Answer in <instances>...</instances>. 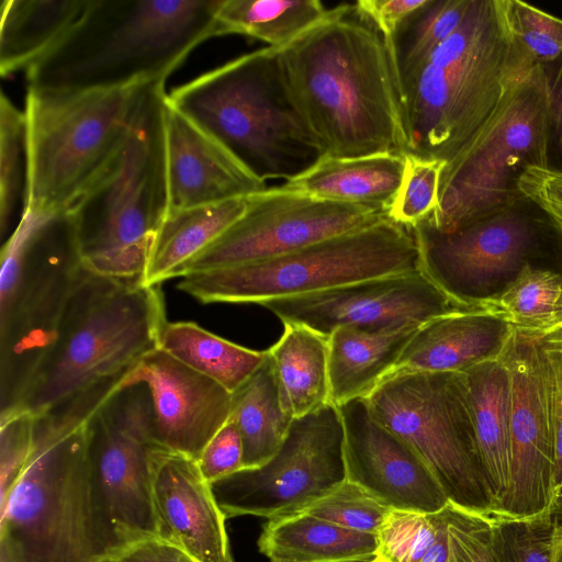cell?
Masks as SVG:
<instances>
[{
	"mask_svg": "<svg viewBox=\"0 0 562 562\" xmlns=\"http://www.w3.org/2000/svg\"><path fill=\"white\" fill-rule=\"evenodd\" d=\"M404 155L381 153L358 157L323 155L283 187L319 198L387 211L404 173Z\"/></svg>",
	"mask_w": 562,
	"mask_h": 562,
	"instance_id": "484cf974",
	"label": "cell"
},
{
	"mask_svg": "<svg viewBox=\"0 0 562 562\" xmlns=\"http://www.w3.org/2000/svg\"><path fill=\"white\" fill-rule=\"evenodd\" d=\"M474 305L521 335L553 336L562 328V273L527 262L497 293Z\"/></svg>",
	"mask_w": 562,
	"mask_h": 562,
	"instance_id": "4dcf8cb0",
	"label": "cell"
},
{
	"mask_svg": "<svg viewBox=\"0 0 562 562\" xmlns=\"http://www.w3.org/2000/svg\"><path fill=\"white\" fill-rule=\"evenodd\" d=\"M443 520L434 514L393 509L382 526L379 558L383 562H422L434 547Z\"/></svg>",
	"mask_w": 562,
	"mask_h": 562,
	"instance_id": "f35d334b",
	"label": "cell"
},
{
	"mask_svg": "<svg viewBox=\"0 0 562 562\" xmlns=\"http://www.w3.org/2000/svg\"><path fill=\"white\" fill-rule=\"evenodd\" d=\"M29 182L27 127L24 111L0 95V236L4 241L23 216Z\"/></svg>",
	"mask_w": 562,
	"mask_h": 562,
	"instance_id": "d590c367",
	"label": "cell"
},
{
	"mask_svg": "<svg viewBox=\"0 0 562 562\" xmlns=\"http://www.w3.org/2000/svg\"><path fill=\"white\" fill-rule=\"evenodd\" d=\"M166 148L170 209L222 203L267 188L265 181L169 101Z\"/></svg>",
	"mask_w": 562,
	"mask_h": 562,
	"instance_id": "7402d4cb",
	"label": "cell"
},
{
	"mask_svg": "<svg viewBox=\"0 0 562 562\" xmlns=\"http://www.w3.org/2000/svg\"><path fill=\"white\" fill-rule=\"evenodd\" d=\"M146 384L123 383L86 424L90 494L104 554L157 537L151 493L155 441Z\"/></svg>",
	"mask_w": 562,
	"mask_h": 562,
	"instance_id": "7c38bea8",
	"label": "cell"
},
{
	"mask_svg": "<svg viewBox=\"0 0 562 562\" xmlns=\"http://www.w3.org/2000/svg\"><path fill=\"white\" fill-rule=\"evenodd\" d=\"M392 510L362 486L346 480L297 513L378 536Z\"/></svg>",
	"mask_w": 562,
	"mask_h": 562,
	"instance_id": "8d00e7d4",
	"label": "cell"
},
{
	"mask_svg": "<svg viewBox=\"0 0 562 562\" xmlns=\"http://www.w3.org/2000/svg\"><path fill=\"white\" fill-rule=\"evenodd\" d=\"M553 336L559 337V338L562 339V328L555 335H553Z\"/></svg>",
	"mask_w": 562,
	"mask_h": 562,
	"instance_id": "11a10c76",
	"label": "cell"
},
{
	"mask_svg": "<svg viewBox=\"0 0 562 562\" xmlns=\"http://www.w3.org/2000/svg\"><path fill=\"white\" fill-rule=\"evenodd\" d=\"M442 512L451 562H501L492 508H465L448 501Z\"/></svg>",
	"mask_w": 562,
	"mask_h": 562,
	"instance_id": "ab89813d",
	"label": "cell"
},
{
	"mask_svg": "<svg viewBox=\"0 0 562 562\" xmlns=\"http://www.w3.org/2000/svg\"><path fill=\"white\" fill-rule=\"evenodd\" d=\"M420 325L387 330L338 327L328 336L330 403L367 398L390 373Z\"/></svg>",
	"mask_w": 562,
	"mask_h": 562,
	"instance_id": "d4e9b609",
	"label": "cell"
},
{
	"mask_svg": "<svg viewBox=\"0 0 562 562\" xmlns=\"http://www.w3.org/2000/svg\"><path fill=\"white\" fill-rule=\"evenodd\" d=\"M158 348L214 380L232 394L266 359V350L239 346L192 322H167L160 333Z\"/></svg>",
	"mask_w": 562,
	"mask_h": 562,
	"instance_id": "836d02e7",
	"label": "cell"
},
{
	"mask_svg": "<svg viewBox=\"0 0 562 562\" xmlns=\"http://www.w3.org/2000/svg\"><path fill=\"white\" fill-rule=\"evenodd\" d=\"M375 562H383L380 558Z\"/></svg>",
	"mask_w": 562,
	"mask_h": 562,
	"instance_id": "6f0895ef",
	"label": "cell"
},
{
	"mask_svg": "<svg viewBox=\"0 0 562 562\" xmlns=\"http://www.w3.org/2000/svg\"><path fill=\"white\" fill-rule=\"evenodd\" d=\"M344 424L346 480L392 509L434 514L448 498L417 452L371 412L366 398L337 406Z\"/></svg>",
	"mask_w": 562,
	"mask_h": 562,
	"instance_id": "d6986e66",
	"label": "cell"
},
{
	"mask_svg": "<svg viewBox=\"0 0 562 562\" xmlns=\"http://www.w3.org/2000/svg\"><path fill=\"white\" fill-rule=\"evenodd\" d=\"M385 217L386 212L371 206L283 186L266 188L247 196L244 213L186 265L181 278L279 257Z\"/></svg>",
	"mask_w": 562,
	"mask_h": 562,
	"instance_id": "2e32d148",
	"label": "cell"
},
{
	"mask_svg": "<svg viewBox=\"0 0 562 562\" xmlns=\"http://www.w3.org/2000/svg\"><path fill=\"white\" fill-rule=\"evenodd\" d=\"M168 101L265 182L288 181L323 156L289 98L276 48L207 71L173 89Z\"/></svg>",
	"mask_w": 562,
	"mask_h": 562,
	"instance_id": "52a82bcc",
	"label": "cell"
},
{
	"mask_svg": "<svg viewBox=\"0 0 562 562\" xmlns=\"http://www.w3.org/2000/svg\"><path fill=\"white\" fill-rule=\"evenodd\" d=\"M555 502H562V485L560 486V488L558 490V492L555 494L553 503H555Z\"/></svg>",
	"mask_w": 562,
	"mask_h": 562,
	"instance_id": "db71d44e",
	"label": "cell"
},
{
	"mask_svg": "<svg viewBox=\"0 0 562 562\" xmlns=\"http://www.w3.org/2000/svg\"><path fill=\"white\" fill-rule=\"evenodd\" d=\"M493 515L501 562H551V510L519 517L493 509Z\"/></svg>",
	"mask_w": 562,
	"mask_h": 562,
	"instance_id": "60d3db41",
	"label": "cell"
},
{
	"mask_svg": "<svg viewBox=\"0 0 562 562\" xmlns=\"http://www.w3.org/2000/svg\"><path fill=\"white\" fill-rule=\"evenodd\" d=\"M425 0H359L353 11L372 24L384 37L390 38L400 24Z\"/></svg>",
	"mask_w": 562,
	"mask_h": 562,
	"instance_id": "7dc6e473",
	"label": "cell"
},
{
	"mask_svg": "<svg viewBox=\"0 0 562 562\" xmlns=\"http://www.w3.org/2000/svg\"><path fill=\"white\" fill-rule=\"evenodd\" d=\"M258 547L271 562H375L379 559L376 535L350 530L304 513L269 519Z\"/></svg>",
	"mask_w": 562,
	"mask_h": 562,
	"instance_id": "4316f807",
	"label": "cell"
},
{
	"mask_svg": "<svg viewBox=\"0 0 562 562\" xmlns=\"http://www.w3.org/2000/svg\"><path fill=\"white\" fill-rule=\"evenodd\" d=\"M165 82L143 87L128 136L106 170L67 210L82 266L115 279H140L170 210Z\"/></svg>",
	"mask_w": 562,
	"mask_h": 562,
	"instance_id": "8992f818",
	"label": "cell"
},
{
	"mask_svg": "<svg viewBox=\"0 0 562 562\" xmlns=\"http://www.w3.org/2000/svg\"><path fill=\"white\" fill-rule=\"evenodd\" d=\"M220 0H90L67 36L26 71L29 86L71 91L165 82L218 36Z\"/></svg>",
	"mask_w": 562,
	"mask_h": 562,
	"instance_id": "277c9868",
	"label": "cell"
},
{
	"mask_svg": "<svg viewBox=\"0 0 562 562\" xmlns=\"http://www.w3.org/2000/svg\"><path fill=\"white\" fill-rule=\"evenodd\" d=\"M546 113L543 78L537 66L446 164L438 206L425 220L440 231H452L524 196L522 173L531 167L546 168Z\"/></svg>",
	"mask_w": 562,
	"mask_h": 562,
	"instance_id": "8fae6325",
	"label": "cell"
},
{
	"mask_svg": "<svg viewBox=\"0 0 562 562\" xmlns=\"http://www.w3.org/2000/svg\"><path fill=\"white\" fill-rule=\"evenodd\" d=\"M35 416L15 412L0 419V499L22 474L34 439Z\"/></svg>",
	"mask_w": 562,
	"mask_h": 562,
	"instance_id": "7bdbcfd3",
	"label": "cell"
},
{
	"mask_svg": "<svg viewBox=\"0 0 562 562\" xmlns=\"http://www.w3.org/2000/svg\"><path fill=\"white\" fill-rule=\"evenodd\" d=\"M94 562H194L183 551L158 537L146 538L106 553Z\"/></svg>",
	"mask_w": 562,
	"mask_h": 562,
	"instance_id": "c3c4849f",
	"label": "cell"
},
{
	"mask_svg": "<svg viewBox=\"0 0 562 562\" xmlns=\"http://www.w3.org/2000/svg\"><path fill=\"white\" fill-rule=\"evenodd\" d=\"M229 418L241 437L244 469L266 463L285 439L294 418L282 406L267 350L262 364L232 394Z\"/></svg>",
	"mask_w": 562,
	"mask_h": 562,
	"instance_id": "1f68e13d",
	"label": "cell"
},
{
	"mask_svg": "<svg viewBox=\"0 0 562 562\" xmlns=\"http://www.w3.org/2000/svg\"><path fill=\"white\" fill-rule=\"evenodd\" d=\"M258 305L282 323L304 325L326 337L344 326L387 330L477 308L450 299L422 270L371 278L304 295L271 299Z\"/></svg>",
	"mask_w": 562,
	"mask_h": 562,
	"instance_id": "ac0fdd59",
	"label": "cell"
},
{
	"mask_svg": "<svg viewBox=\"0 0 562 562\" xmlns=\"http://www.w3.org/2000/svg\"><path fill=\"white\" fill-rule=\"evenodd\" d=\"M506 18L515 41L535 65L562 54V20L520 0H505Z\"/></svg>",
	"mask_w": 562,
	"mask_h": 562,
	"instance_id": "b9f144b4",
	"label": "cell"
},
{
	"mask_svg": "<svg viewBox=\"0 0 562 562\" xmlns=\"http://www.w3.org/2000/svg\"><path fill=\"white\" fill-rule=\"evenodd\" d=\"M243 441L235 423L228 420L204 447L196 463L211 484L244 469Z\"/></svg>",
	"mask_w": 562,
	"mask_h": 562,
	"instance_id": "ee69618b",
	"label": "cell"
},
{
	"mask_svg": "<svg viewBox=\"0 0 562 562\" xmlns=\"http://www.w3.org/2000/svg\"><path fill=\"white\" fill-rule=\"evenodd\" d=\"M422 270L412 231L385 217L289 254L190 273L178 289L202 303H252Z\"/></svg>",
	"mask_w": 562,
	"mask_h": 562,
	"instance_id": "30bf717a",
	"label": "cell"
},
{
	"mask_svg": "<svg viewBox=\"0 0 562 562\" xmlns=\"http://www.w3.org/2000/svg\"><path fill=\"white\" fill-rule=\"evenodd\" d=\"M477 456L498 509L510 481V380L499 358L459 372Z\"/></svg>",
	"mask_w": 562,
	"mask_h": 562,
	"instance_id": "cb8c5ba5",
	"label": "cell"
},
{
	"mask_svg": "<svg viewBox=\"0 0 562 562\" xmlns=\"http://www.w3.org/2000/svg\"><path fill=\"white\" fill-rule=\"evenodd\" d=\"M552 533L551 549L562 547V502H555L551 508Z\"/></svg>",
	"mask_w": 562,
	"mask_h": 562,
	"instance_id": "816d5d0a",
	"label": "cell"
},
{
	"mask_svg": "<svg viewBox=\"0 0 562 562\" xmlns=\"http://www.w3.org/2000/svg\"><path fill=\"white\" fill-rule=\"evenodd\" d=\"M344 424L328 403L294 418L266 463L211 483L225 518L268 519L297 513L346 481Z\"/></svg>",
	"mask_w": 562,
	"mask_h": 562,
	"instance_id": "9a60e30c",
	"label": "cell"
},
{
	"mask_svg": "<svg viewBox=\"0 0 562 562\" xmlns=\"http://www.w3.org/2000/svg\"><path fill=\"white\" fill-rule=\"evenodd\" d=\"M122 381L34 415L30 458L0 499V562H94L104 555L90 494L86 424Z\"/></svg>",
	"mask_w": 562,
	"mask_h": 562,
	"instance_id": "3957f363",
	"label": "cell"
},
{
	"mask_svg": "<svg viewBox=\"0 0 562 562\" xmlns=\"http://www.w3.org/2000/svg\"><path fill=\"white\" fill-rule=\"evenodd\" d=\"M166 323L160 285L101 276L82 266L55 338L11 414L36 416L126 376L158 347Z\"/></svg>",
	"mask_w": 562,
	"mask_h": 562,
	"instance_id": "5b68a950",
	"label": "cell"
},
{
	"mask_svg": "<svg viewBox=\"0 0 562 562\" xmlns=\"http://www.w3.org/2000/svg\"><path fill=\"white\" fill-rule=\"evenodd\" d=\"M90 0H3L0 74L11 76L52 52L71 31Z\"/></svg>",
	"mask_w": 562,
	"mask_h": 562,
	"instance_id": "83f0119b",
	"label": "cell"
},
{
	"mask_svg": "<svg viewBox=\"0 0 562 562\" xmlns=\"http://www.w3.org/2000/svg\"><path fill=\"white\" fill-rule=\"evenodd\" d=\"M519 189L536 202L562 232V173L531 167L520 177Z\"/></svg>",
	"mask_w": 562,
	"mask_h": 562,
	"instance_id": "bcb514c9",
	"label": "cell"
},
{
	"mask_svg": "<svg viewBox=\"0 0 562 562\" xmlns=\"http://www.w3.org/2000/svg\"><path fill=\"white\" fill-rule=\"evenodd\" d=\"M246 198L190 209H170L158 228L140 278L160 285L181 278L186 265L218 238L245 211Z\"/></svg>",
	"mask_w": 562,
	"mask_h": 562,
	"instance_id": "f1b7e54d",
	"label": "cell"
},
{
	"mask_svg": "<svg viewBox=\"0 0 562 562\" xmlns=\"http://www.w3.org/2000/svg\"><path fill=\"white\" fill-rule=\"evenodd\" d=\"M276 562H290V561H276Z\"/></svg>",
	"mask_w": 562,
	"mask_h": 562,
	"instance_id": "680465c9",
	"label": "cell"
},
{
	"mask_svg": "<svg viewBox=\"0 0 562 562\" xmlns=\"http://www.w3.org/2000/svg\"><path fill=\"white\" fill-rule=\"evenodd\" d=\"M144 85L71 91L27 86L24 213L67 211L123 147Z\"/></svg>",
	"mask_w": 562,
	"mask_h": 562,
	"instance_id": "9c48e42d",
	"label": "cell"
},
{
	"mask_svg": "<svg viewBox=\"0 0 562 562\" xmlns=\"http://www.w3.org/2000/svg\"><path fill=\"white\" fill-rule=\"evenodd\" d=\"M501 359L510 380V481L498 512L536 516L552 508L554 422L552 366L543 338L514 330Z\"/></svg>",
	"mask_w": 562,
	"mask_h": 562,
	"instance_id": "e0dca14e",
	"label": "cell"
},
{
	"mask_svg": "<svg viewBox=\"0 0 562 562\" xmlns=\"http://www.w3.org/2000/svg\"><path fill=\"white\" fill-rule=\"evenodd\" d=\"M535 67L509 30L505 0H471L459 27L396 81L406 154L450 161Z\"/></svg>",
	"mask_w": 562,
	"mask_h": 562,
	"instance_id": "7a4b0ae2",
	"label": "cell"
},
{
	"mask_svg": "<svg viewBox=\"0 0 562 562\" xmlns=\"http://www.w3.org/2000/svg\"><path fill=\"white\" fill-rule=\"evenodd\" d=\"M334 12L318 0H220L216 24L218 36L245 35L280 49Z\"/></svg>",
	"mask_w": 562,
	"mask_h": 562,
	"instance_id": "d6a6232c",
	"label": "cell"
},
{
	"mask_svg": "<svg viewBox=\"0 0 562 562\" xmlns=\"http://www.w3.org/2000/svg\"><path fill=\"white\" fill-rule=\"evenodd\" d=\"M552 366V408L554 422V488L562 485V342L554 337L543 338Z\"/></svg>",
	"mask_w": 562,
	"mask_h": 562,
	"instance_id": "681fc988",
	"label": "cell"
},
{
	"mask_svg": "<svg viewBox=\"0 0 562 562\" xmlns=\"http://www.w3.org/2000/svg\"><path fill=\"white\" fill-rule=\"evenodd\" d=\"M82 267L71 215L23 213L0 256V418L52 345Z\"/></svg>",
	"mask_w": 562,
	"mask_h": 562,
	"instance_id": "ba28073f",
	"label": "cell"
},
{
	"mask_svg": "<svg viewBox=\"0 0 562 562\" xmlns=\"http://www.w3.org/2000/svg\"><path fill=\"white\" fill-rule=\"evenodd\" d=\"M147 385L156 445L195 461L228 420L232 393L160 348L146 353L123 385Z\"/></svg>",
	"mask_w": 562,
	"mask_h": 562,
	"instance_id": "ffe728a7",
	"label": "cell"
},
{
	"mask_svg": "<svg viewBox=\"0 0 562 562\" xmlns=\"http://www.w3.org/2000/svg\"><path fill=\"white\" fill-rule=\"evenodd\" d=\"M471 0H425L384 40L396 81L420 66L463 21Z\"/></svg>",
	"mask_w": 562,
	"mask_h": 562,
	"instance_id": "e575fe53",
	"label": "cell"
},
{
	"mask_svg": "<svg viewBox=\"0 0 562 562\" xmlns=\"http://www.w3.org/2000/svg\"><path fill=\"white\" fill-rule=\"evenodd\" d=\"M277 56L289 98L322 155L407 153L386 43L352 4L335 7Z\"/></svg>",
	"mask_w": 562,
	"mask_h": 562,
	"instance_id": "6da1fadb",
	"label": "cell"
},
{
	"mask_svg": "<svg viewBox=\"0 0 562 562\" xmlns=\"http://www.w3.org/2000/svg\"><path fill=\"white\" fill-rule=\"evenodd\" d=\"M366 400L423 459L449 502L492 508L459 372L390 375Z\"/></svg>",
	"mask_w": 562,
	"mask_h": 562,
	"instance_id": "4fadbf2b",
	"label": "cell"
},
{
	"mask_svg": "<svg viewBox=\"0 0 562 562\" xmlns=\"http://www.w3.org/2000/svg\"><path fill=\"white\" fill-rule=\"evenodd\" d=\"M546 90V168L562 173V54L540 65Z\"/></svg>",
	"mask_w": 562,
	"mask_h": 562,
	"instance_id": "f6af8a7d",
	"label": "cell"
},
{
	"mask_svg": "<svg viewBox=\"0 0 562 562\" xmlns=\"http://www.w3.org/2000/svg\"><path fill=\"white\" fill-rule=\"evenodd\" d=\"M267 352L289 415L297 418L330 403L328 337L304 325L283 323L281 337Z\"/></svg>",
	"mask_w": 562,
	"mask_h": 562,
	"instance_id": "f546056e",
	"label": "cell"
},
{
	"mask_svg": "<svg viewBox=\"0 0 562 562\" xmlns=\"http://www.w3.org/2000/svg\"><path fill=\"white\" fill-rule=\"evenodd\" d=\"M551 562H562V547L551 549Z\"/></svg>",
	"mask_w": 562,
	"mask_h": 562,
	"instance_id": "f5cc1de1",
	"label": "cell"
},
{
	"mask_svg": "<svg viewBox=\"0 0 562 562\" xmlns=\"http://www.w3.org/2000/svg\"><path fill=\"white\" fill-rule=\"evenodd\" d=\"M551 337H554V338L559 339V340H560V341L562 342V339H561V338H559V337H555V336H551Z\"/></svg>",
	"mask_w": 562,
	"mask_h": 562,
	"instance_id": "9f6ffc18",
	"label": "cell"
},
{
	"mask_svg": "<svg viewBox=\"0 0 562 562\" xmlns=\"http://www.w3.org/2000/svg\"><path fill=\"white\" fill-rule=\"evenodd\" d=\"M513 333L506 322L479 307L434 317L417 328L385 378L407 372L458 373L498 360Z\"/></svg>",
	"mask_w": 562,
	"mask_h": 562,
	"instance_id": "603a6c76",
	"label": "cell"
},
{
	"mask_svg": "<svg viewBox=\"0 0 562 562\" xmlns=\"http://www.w3.org/2000/svg\"><path fill=\"white\" fill-rule=\"evenodd\" d=\"M416 240L422 271L450 299L474 302L505 285L525 263L562 243L550 216L524 195L509 205L452 231L426 220L409 228Z\"/></svg>",
	"mask_w": 562,
	"mask_h": 562,
	"instance_id": "5bb4252c",
	"label": "cell"
},
{
	"mask_svg": "<svg viewBox=\"0 0 562 562\" xmlns=\"http://www.w3.org/2000/svg\"><path fill=\"white\" fill-rule=\"evenodd\" d=\"M443 514V512H442ZM422 562H451L447 524L443 515L442 524L439 528L438 537L431 550Z\"/></svg>",
	"mask_w": 562,
	"mask_h": 562,
	"instance_id": "f907efd6",
	"label": "cell"
},
{
	"mask_svg": "<svg viewBox=\"0 0 562 562\" xmlns=\"http://www.w3.org/2000/svg\"><path fill=\"white\" fill-rule=\"evenodd\" d=\"M151 493L159 539L194 562H233L225 516L195 460L154 450Z\"/></svg>",
	"mask_w": 562,
	"mask_h": 562,
	"instance_id": "44dd1931",
	"label": "cell"
},
{
	"mask_svg": "<svg viewBox=\"0 0 562 562\" xmlns=\"http://www.w3.org/2000/svg\"><path fill=\"white\" fill-rule=\"evenodd\" d=\"M405 167L397 193L386 211L394 223L412 228L438 206L445 161L405 154Z\"/></svg>",
	"mask_w": 562,
	"mask_h": 562,
	"instance_id": "74e56055",
	"label": "cell"
}]
</instances>
